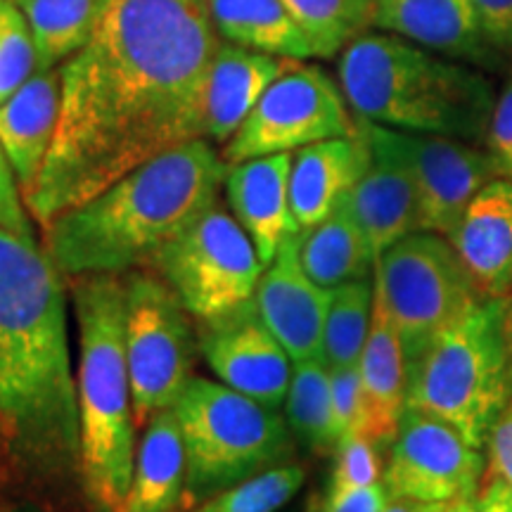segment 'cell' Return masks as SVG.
<instances>
[{"mask_svg":"<svg viewBox=\"0 0 512 512\" xmlns=\"http://www.w3.org/2000/svg\"><path fill=\"white\" fill-rule=\"evenodd\" d=\"M219 46L207 0H100L91 38L60 67V124L27 200L43 230L136 166L202 138Z\"/></svg>","mask_w":512,"mask_h":512,"instance_id":"obj_1","label":"cell"},{"mask_svg":"<svg viewBox=\"0 0 512 512\" xmlns=\"http://www.w3.org/2000/svg\"><path fill=\"white\" fill-rule=\"evenodd\" d=\"M62 278L36 238L0 228V434L43 470L81 463Z\"/></svg>","mask_w":512,"mask_h":512,"instance_id":"obj_2","label":"cell"},{"mask_svg":"<svg viewBox=\"0 0 512 512\" xmlns=\"http://www.w3.org/2000/svg\"><path fill=\"white\" fill-rule=\"evenodd\" d=\"M228 162L209 140H190L136 166L46 228V252L69 278L131 273L219 204Z\"/></svg>","mask_w":512,"mask_h":512,"instance_id":"obj_3","label":"cell"},{"mask_svg":"<svg viewBox=\"0 0 512 512\" xmlns=\"http://www.w3.org/2000/svg\"><path fill=\"white\" fill-rule=\"evenodd\" d=\"M337 72L351 110L373 124L467 143L489 131L491 81L401 36L366 31L339 53Z\"/></svg>","mask_w":512,"mask_h":512,"instance_id":"obj_4","label":"cell"},{"mask_svg":"<svg viewBox=\"0 0 512 512\" xmlns=\"http://www.w3.org/2000/svg\"><path fill=\"white\" fill-rule=\"evenodd\" d=\"M72 297L79 325V472L95 512H121L138 448L126 358L124 275H79Z\"/></svg>","mask_w":512,"mask_h":512,"instance_id":"obj_5","label":"cell"},{"mask_svg":"<svg viewBox=\"0 0 512 512\" xmlns=\"http://www.w3.org/2000/svg\"><path fill=\"white\" fill-rule=\"evenodd\" d=\"M406 377V408L437 415L482 448L512 399L508 299H479L427 344Z\"/></svg>","mask_w":512,"mask_h":512,"instance_id":"obj_6","label":"cell"},{"mask_svg":"<svg viewBox=\"0 0 512 512\" xmlns=\"http://www.w3.org/2000/svg\"><path fill=\"white\" fill-rule=\"evenodd\" d=\"M174 413L188 463L185 503L209 501L292 453L290 425L280 413L228 384L192 377Z\"/></svg>","mask_w":512,"mask_h":512,"instance_id":"obj_7","label":"cell"},{"mask_svg":"<svg viewBox=\"0 0 512 512\" xmlns=\"http://www.w3.org/2000/svg\"><path fill=\"white\" fill-rule=\"evenodd\" d=\"M375 290L399 330L406 368L482 294L444 235L418 230L377 256Z\"/></svg>","mask_w":512,"mask_h":512,"instance_id":"obj_8","label":"cell"},{"mask_svg":"<svg viewBox=\"0 0 512 512\" xmlns=\"http://www.w3.org/2000/svg\"><path fill=\"white\" fill-rule=\"evenodd\" d=\"M150 268L202 325L252 302L266 266L238 219L214 204L157 252Z\"/></svg>","mask_w":512,"mask_h":512,"instance_id":"obj_9","label":"cell"},{"mask_svg":"<svg viewBox=\"0 0 512 512\" xmlns=\"http://www.w3.org/2000/svg\"><path fill=\"white\" fill-rule=\"evenodd\" d=\"M126 358L136 427L174 408L195 366L197 339L176 292L157 273H124Z\"/></svg>","mask_w":512,"mask_h":512,"instance_id":"obj_10","label":"cell"},{"mask_svg":"<svg viewBox=\"0 0 512 512\" xmlns=\"http://www.w3.org/2000/svg\"><path fill=\"white\" fill-rule=\"evenodd\" d=\"M342 86L304 60H292L275 79L245 124L223 145L228 164L247 159L297 152L320 140L344 138L356 131Z\"/></svg>","mask_w":512,"mask_h":512,"instance_id":"obj_11","label":"cell"},{"mask_svg":"<svg viewBox=\"0 0 512 512\" xmlns=\"http://www.w3.org/2000/svg\"><path fill=\"white\" fill-rule=\"evenodd\" d=\"M482 448L456 427L418 408H406L392 441L382 484L392 498L453 503L470 498L484 475Z\"/></svg>","mask_w":512,"mask_h":512,"instance_id":"obj_12","label":"cell"},{"mask_svg":"<svg viewBox=\"0 0 512 512\" xmlns=\"http://www.w3.org/2000/svg\"><path fill=\"white\" fill-rule=\"evenodd\" d=\"M370 126L411 171L420 200V230L446 238L472 197L498 176L489 152L467 140L399 131L373 121Z\"/></svg>","mask_w":512,"mask_h":512,"instance_id":"obj_13","label":"cell"},{"mask_svg":"<svg viewBox=\"0 0 512 512\" xmlns=\"http://www.w3.org/2000/svg\"><path fill=\"white\" fill-rule=\"evenodd\" d=\"M197 328V349L223 384L275 411L283 406L290 392L292 358L268 330L254 299Z\"/></svg>","mask_w":512,"mask_h":512,"instance_id":"obj_14","label":"cell"},{"mask_svg":"<svg viewBox=\"0 0 512 512\" xmlns=\"http://www.w3.org/2000/svg\"><path fill=\"white\" fill-rule=\"evenodd\" d=\"M302 233L287 238L264 268L254 302L268 330L278 337L292 363L323 356L330 292L313 283L299 261ZM325 358V356H323Z\"/></svg>","mask_w":512,"mask_h":512,"instance_id":"obj_15","label":"cell"},{"mask_svg":"<svg viewBox=\"0 0 512 512\" xmlns=\"http://www.w3.org/2000/svg\"><path fill=\"white\" fill-rule=\"evenodd\" d=\"M356 126L368 140L370 162L349 190L344 207L375 256H380L384 249L420 230L418 188L408 166L377 138L370 121L358 117Z\"/></svg>","mask_w":512,"mask_h":512,"instance_id":"obj_16","label":"cell"},{"mask_svg":"<svg viewBox=\"0 0 512 512\" xmlns=\"http://www.w3.org/2000/svg\"><path fill=\"white\" fill-rule=\"evenodd\" d=\"M373 29L484 67L501 62V53L484 36L472 0H375Z\"/></svg>","mask_w":512,"mask_h":512,"instance_id":"obj_17","label":"cell"},{"mask_svg":"<svg viewBox=\"0 0 512 512\" xmlns=\"http://www.w3.org/2000/svg\"><path fill=\"white\" fill-rule=\"evenodd\" d=\"M446 238L482 297H512V181L486 183Z\"/></svg>","mask_w":512,"mask_h":512,"instance_id":"obj_18","label":"cell"},{"mask_svg":"<svg viewBox=\"0 0 512 512\" xmlns=\"http://www.w3.org/2000/svg\"><path fill=\"white\" fill-rule=\"evenodd\" d=\"M290 169L292 152L228 164L223 183L228 204L264 266L271 264L287 238L304 233L290 207Z\"/></svg>","mask_w":512,"mask_h":512,"instance_id":"obj_19","label":"cell"},{"mask_svg":"<svg viewBox=\"0 0 512 512\" xmlns=\"http://www.w3.org/2000/svg\"><path fill=\"white\" fill-rule=\"evenodd\" d=\"M292 60L221 41L202 91V140L226 145Z\"/></svg>","mask_w":512,"mask_h":512,"instance_id":"obj_20","label":"cell"},{"mask_svg":"<svg viewBox=\"0 0 512 512\" xmlns=\"http://www.w3.org/2000/svg\"><path fill=\"white\" fill-rule=\"evenodd\" d=\"M62 107L60 67L38 69L0 105V145L15 169L24 202L34 192L53 147Z\"/></svg>","mask_w":512,"mask_h":512,"instance_id":"obj_21","label":"cell"},{"mask_svg":"<svg viewBox=\"0 0 512 512\" xmlns=\"http://www.w3.org/2000/svg\"><path fill=\"white\" fill-rule=\"evenodd\" d=\"M368 162L370 147L358 126L351 136L297 150L290 169V207L299 228L309 230L335 214Z\"/></svg>","mask_w":512,"mask_h":512,"instance_id":"obj_22","label":"cell"},{"mask_svg":"<svg viewBox=\"0 0 512 512\" xmlns=\"http://www.w3.org/2000/svg\"><path fill=\"white\" fill-rule=\"evenodd\" d=\"M358 373H361L363 408H366L363 437L375 441L377 446L392 444L401 415L406 411V356H403L399 330L377 290Z\"/></svg>","mask_w":512,"mask_h":512,"instance_id":"obj_23","label":"cell"},{"mask_svg":"<svg viewBox=\"0 0 512 512\" xmlns=\"http://www.w3.org/2000/svg\"><path fill=\"white\" fill-rule=\"evenodd\" d=\"M185 446L174 408L145 425L136 448L131 489L121 512H176L185 496Z\"/></svg>","mask_w":512,"mask_h":512,"instance_id":"obj_24","label":"cell"},{"mask_svg":"<svg viewBox=\"0 0 512 512\" xmlns=\"http://www.w3.org/2000/svg\"><path fill=\"white\" fill-rule=\"evenodd\" d=\"M223 41L287 60H309L313 48L283 0H207Z\"/></svg>","mask_w":512,"mask_h":512,"instance_id":"obj_25","label":"cell"},{"mask_svg":"<svg viewBox=\"0 0 512 512\" xmlns=\"http://www.w3.org/2000/svg\"><path fill=\"white\" fill-rule=\"evenodd\" d=\"M299 261L313 283L335 290L351 280L370 278L377 256L342 202L323 223L304 230Z\"/></svg>","mask_w":512,"mask_h":512,"instance_id":"obj_26","label":"cell"},{"mask_svg":"<svg viewBox=\"0 0 512 512\" xmlns=\"http://www.w3.org/2000/svg\"><path fill=\"white\" fill-rule=\"evenodd\" d=\"M27 19L38 69L62 67L86 46L95 29L100 0H15Z\"/></svg>","mask_w":512,"mask_h":512,"instance_id":"obj_27","label":"cell"},{"mask_svg":"<svg viewBox=\"0 0 512 512\" xmlns=\"http://www.w3.org/2000/svg\"><path fill=\"white\" fill-rule=\"evenodd\" d=\"M285 411L287 425L304 446L316 453L335 451L342 437L332 406L330 366L323 356L294 361Z\"/></svg>","mask_w":512,"mask_h":512,"instance_id":"obj_28","label":"cell"},{"mask_svg":"<svg viewBox=\"0 0 512 512\" xmlns=\"http://www.w3.org/2000/svg\"><path fill=\"white\" fill-rule=\"evenodd\" d=\"M373 304L375 278L351 280L330 292L323 337V356L330 368L358 366L373 320Z\"/></svg>","mask_w":512,"mask_h":512,"instance_id":"obj_29","label":"cell"},{"mask_svg":"<svg viewBox=\"0 0 512 512\" xmlns=\"http://www.w3.org/2000/svg\"><path fill=\"white\" fill-rule=\"evenodd\" d=\"M283 5L309 38L316 57L342 53L373 27L375 0H283Z\"/></svg>","mask_w":512,"mask_h":512,"instance_id":"obj_30","label":"cell"},{"mask_svg":"<svg viewBox=\"0 0 512 512\" xmlns=\"http://www.w3.org/2000/svg\"><path fill=\"white\" fill-rule=\"evenodd\" d=\"M304 467L275 465L204 501L197 512H278L302 489Z\"/></svg>","mask_w":512,"mask_h":512,"instance_id":"obj_31","label":"cell"},{"mask_svg":"<svg viewBox=\"0 0 512 512\" xmlns=\"http://www.w3.org/2000/svg\"><path fill=\"white\" fill-rule=\"evenodd\" d=\"M38 72V57L27 19L8 0L0 10V105Z\"/></svg>","mask_w":512,"mask_h":512,"instance_id":"obj_32","label":"cell"},{"mask_svg":"<svg viewBox=\"0 0 512 512\" xmlns=\"http://www.w3.org/2000/svg\"><path fill=\"white\" fill-rule=\"evenodd\" d=\"M377 482H380V456H377L375 441L363 434L339 439L328 491L363 489Z\"/></svg>","mask_w":512,"mask_h":512,"instance_id":"obj_33","label":"cell"},{"mask_svg":"<svg viewBox=\"0 0 512 512\" xmlns=\"http://www.w3.org/2000/svg\"><path fill=\"white\" fill-rule=\"evenodd\" d=\"M332 382V406L339 437H354L363 434L366 427V408H363V389L358 366L330 368Z\"/></svg>","mask_w":512,"mask_h":512,"instance_id":"obj_34","label":"cell"},{"mask_svg":"<svg viewBox=\"0 0 512 512\" xmlns=\"http://www.w3.org/2000/svg\"><path fill=\"white\" fill-rule=\"evenodd\" d=\"M486 147H489L486 152L494 159L496 174L512 181V72L503 91L496 95L489 131H486Z\"/></svg>","mask_w":512,"mask_h":512,"instance_id":"obj_35","label":"cell"},{"mask_svg":"<svg viewBox=\"0 0 512 512\" xmlns=\"http://www.w3.org/2000/svg\"><path fill=\"white\" fill-rule=\"evenodd\" d=\"M24 204L27 202H24L22 188L17 183L15 169L0 145V228L22 235V238H36Z\"/></svg>","mask_w":512,"mask_h":512,"instance_id":"obj_36","label":"cell"},{"mask_svg":"<svg viewBox=\"0 0 512 512\" xmlns=\"http://www.w3.org/2000/svg\"><path fill=\"white\" fill-rule=\"evenodd\" d=\"M389 503V494L382 482L363 486V489L325 491L318 512H382Z\"/></svg>","mask_w":512,"mask_h":512,"instance_id":"obj_37","label":"cell"},{"mask_svg":"<svg viewBox=\"0 0 512 512\" xmlns=\"http://www.w3.org/2000/svg\"><path fill=\"white\" fill-rule=\"evenodd\" d=\"M484 36L498 53H512V0H472Z\"/></svg>","mask_w":512,"mask_h":512,"instance_id":"obj_38","label":"cell"},{"mask_svg":"<svg viewBox=\"0 0 512 512\" xmlns=\"http://www.w3.org/2000/svg\"><path fill=\"white\" fill-rule=\"evenodd\" d=\"M486 444H489L491 472L512 484V399L491 425Z\"/></svg>","mask_w":512,"mask_h":512,"instance_id":"obj_39","label":"cell"},{"mask_svg":"<svg viewBox=\"0 0 512 512\" xmlns=\"http://www.w3.org/2000/svg\"><path fill=\"white\" fill-rule=\"evenodd\" d=\"M463 512H512V484L494 475L470 498H465Z\"/></svg>","mask_w":512,"mask_h":512,"instance_id":"obj_40","label":"cell"},{"mask_svg":"<svg viewBox=\"0 0 512 512\" xmlns=\"http://www.w3.org/2000/svg\"><path fill=\"white\" fill-rule=\"evenodd\" d=\"M448 503L418 501V498H392L384 505L382 512H446Z\"/></svg>","mask_w":512,"mask_h":512,"instance_id":"obj_41","label":"cell"},{"mask_svg":"<svg viewBox=\"0 0 512 512\" xmlns=\"http://www.w3.org/2000/svg\"><path fill=\"white\" fill-rule=\"evenodd\" d=\"M508 335H510V349H512V297L508 299Z\"/></svg>","mask_w":512,"mask_h":512,"instance_id":"obj_42","label":"cell"},{"mask_svg":"<svg viewBox=\"0 0 512 512\" xmlns=\"http://www.w3.org/2000/svg\"><path fill=\"white\" fill-rule=\"evenodd\" d=\"M463 501H465V498H463ZM463 501L448 503V510L446 512H463Z\"/></svg>","mask_w":512,"mask_h":512,"instance_id":"obj_43","label":"cell"},{"mask_svg":"<svg viewBox=\"0 0 512 512\" xmlns=\"http://www.w3.org/2000/svg\"><path fill=\"white\" fill-rule=\"evenodd\" d=\"M5 3H8V0H0V10H3V5H5Z\"/></svg>","mask_w":512,"mask_h":512,"instance_id":"obj_44","label":"cell"},{"mask_svg":"<svg viewBox=\"0 0 512 512\" xmlns=\"http://www.w3.org/2000/svg\"><path fill=\"white\" fill-rule=\"evenodd\" d=\"M17 512H36V510H17Z\"/></svg>","mask_w":512,"mask_h":512,"instance_id":"obj_45","label":"cell"}]
</instances>
